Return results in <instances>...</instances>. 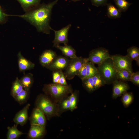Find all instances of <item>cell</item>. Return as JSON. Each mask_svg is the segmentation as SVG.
<instances>
[{
  "label": "cell",
  "instance_id": "1",
  "mask_svg": "<svg viewBox=\"0 0 139 139\" xmlns=\"http://www.w3.org/2000/svg\"><path fill=\"white\" fill-rule=\"evenodd\" d=\"M57 2L56 0L47 4H40L23 14L8 16L21 18L34 26L38 32L49 34L52 29L50 25L51 11Z\"/></svg>",
  "mask_w": 139,
  "mask_h": 139
},
{
  "label": "cell",
  "instance_id": "2",
  "mask_svg": "<svg viewBox=\"0 0 139 139\" xmlns=\"http://www.w3.org/2000/svg\"><path fill=\"white\" fill-rule=\"evenodd\" d=\"M98 72L106 84H112L117 80V71L115 68L111 57L98 65Z\"/></svg>",
  "mask_w": 139,
  "mask_h": 139
},
{
  "label": "cell",
  "instance_id": "3",
  "mask_svg": "<svg viewBox=\"0 0 139 139\" xmlns=\"http://www.w3.org/2000/svg\"><path fill=\"white\" fill-rule=\"evenodd\" d=\"M43 90L47 94L57 99L63 98L72 91L70 85L65 86L54 83L45 85Z\"/></svg>",
  "mask_w": 139,
  "mask_h": 139
},
{
  "label": "cell",
  "instance_id": "4",
  "mask_svg": "<svg viewBox=\"0 0 139 139\" xmlns=\"http://www.w3.org/2000/svg\"><path fill=\"white\" fill-rule=\"evenodd\" d=\"M87 58L77 56L70 58L63 72L66 79L71 80L76 76L78 71Z\"/></svg>",
  "mask_w": 139,
  "mask_h": 139
},
{
  "label": "cell",
  "instance_id": "5",
  "mask_svg": "<svg viewBox=\"0 0 139 139\" xmlns=\"http://www.w3.org/2000/svg\"><path fill=\"white\" fill-rule=\"evenodd\" d=\"M36 105L47 116L53 115L56 112V108L55 105L44 95H41L38 97Z\"/></svg>",
  "mask_w": 139,
  "mask_h": 139
},
{
  "label": "cell",
  "instance_id": "6",
  "mask_svg": "<svg viewBox=\"0 0 139 139\" xmlns=\"http://www.w3.org/2000/svg\"><path fill=\"white\" fill-rule=\"evenodd\" d=\"M114 67L117 71L124 70L133 72L132 60L126 55L116 54L111 56Z\"/></svg>",
  "mask_w": 139,
  "mask_h": 139
},
{
  "label": "cell",
  "instance_id": "7",
  "mask_svg": "<svg viewBox=\"0 0 139 139\" xmlns=\"http://www.w3.org/2000/svg\"><path fill=\"white\" fill-rule=\"evenodd\" d=\"M111 57L107 49L103 47H99L90 51L88 58L89 61L98 65Z\"/></svg>",
  "mask_w": 139,
  "mask_h": 139
},
{
  "label": "cell",
  "instance_id": "8",
  "mask_svg": "<svg viewBox=\"0 0 139 139\" xmlns=\"http://www.w3.org/2000/svg\"><path fill=\"white\" fill-rule=\"evenodd\" d=\"M71 26L69 24L61 29L57 31L55 30L52 28L55 32V38L53 41V46L55 47L60 44L65 45L67 44L68 42V33L69 30Z\"/></svg>",
  "mask_w": 139,
  "mask_h": 139
},
{
  "label": "cell",
  "instance_id": "9",
  "mask_svg": "<svg viewBox=\"0 0 139 139\" xmlns=\"http://www.w3.org/2000/svg\"><path fill=\"white\" fill-rule=\"evenodd\" d=\"M113 84L112 97L115 99L127 92L129 89V85L125 82L118 80L115 81Z\"/></svg>",
  "mask_w": 139,
  "mask_h": 139
},
{
  "label": "cell",
  "instance_id": "10",
  "mask_svg": "<svg viewBox=\"0 0 139 139\" xmlns=\"http://www.w3.org/2000/svg\"><path fill=\"white\" fill-rule=\"evenodd\" d=\"M30 119L31 125L36 124L45 127L46 120L44 114L38 107L33 109Z\"/></svg>",
  "mask_w": 139,
  "mask_h": 139
},
{
  "label": "cell",
  "instance_id": "11",
  "mask_svg": "<svg viewBox=\"0 0 139 139\" xmlns=\"http://www.w3.org/2000/svg\"><path fill=\"white\" fill-rule=\"evenodd\" d=\"M57 56L56 53L53 50H46L39 57L40 63L42 66L47 68L52 63Z\"/></svg>",
  "mask_w": 139,
  "mask_h": 139
},
{
  "label": "cell",
  "instance_id": "12",
  "mask_svg": "<svg viewBox=\"0 0 139 139\" xmlns=\"http://www.w3.org/2000/svg\"><path fill=\"white\" fill-rule=\"evenodd\" d=\"M69 59L66 57L57 56L52 63L47 68L52 71L64 70L66 68Z\"/></svg>",
  "mask_w": 139,
  "mask_h": 139
},
{
  "label": "cell",
  "instance_id": "13",
  "mask_svg": "<svg viewBox=\"0 0 139 139\" xmlns=\"http://www.w3.org/2000/svg\"><path fill=\"white\" fill-rule=\"evenodd\" d=\"M30 104L28 103L15 115L14 119V122L17 125H24L28 119V111Z\"/></svg>",
  "mask_w": 139,
  "mask_h": 139
},
{
  "label": "cell",
  "instance_id": "14",
  "mask_svg": "<svg viewBox=\"0 0 139 139\" xmlns=\"http://www.w3.org/2000/svg\"><path fill=\"white\" fill-rule=\"evenodd\" d=\"M45 131V127L38 125H31L28 136L31 139L40 138L44 135Z\"/></svg>",
  "mask_w": 139,
  "mask_h": 139
},
{
  "label": "cell",
  "instance_id": "15",
  "mask_svg": "<svg viewBox=\"0 0 139 139\" xmlns=\"http://www.w3.org/2000/svg\"><path fill=\"white\" fill-rule=\"evenodd\" d=\"M18 64L19 70L23 71L34 68V64L25 58L19 52L18 54Z\"/></svg>",
  "mask_w": 139,
  "mask_h": 139
},
{
  "label": "cell",
  "instance_id": "16",
  "mask_svg": "<svg viewBox=\"0 0 139 139\" xmlns=\"http://www.w3.org/2000/svg\"><path fill=\"white\" fill-rule=\"evenodd\" d=\"M55 47L60 50L63 54L67 57L73 58L77 57L76 54L75 50L70 46L67 44L65 45L64 46L58 45L56 46Z\"/></svg>",
  "mask_w": 139,
  "mask_h": 139
},
{
  "label": "cell",
  "instance_id": "17",
  "mask_svg": "<svg viewBox=\"0 0 139 139\" xmlns=\"http://www.w3.org/2000/svg\"><path fill=\"white\" fill-rule=\"evenodd\" d=\"M25 12L40 4L41 0H16Z\"/></svg>",
  "mask_w": 139,
  "mask_h": 139
},
{
  "label": "cell",
  "instance_id": "18",
  "mask_svg": "<svg viewBox=\"0 0 139 139\" xmlns=\"http://www.w3.org/2000/svg\"><path fill=\"white\" fill-rule=\"evenodd\" d=\"M19 80L23 88L29 91L33 83L32 74L31 73L27 74L22 77Z\"/></svg>",
  "mask_w": 139,
  "mask_h": 139
},
{
  "label": "cell",
  "instance_id": "19",
  "mask_svg": "<svg viewBox=\"0 0 139 139\" xmlns=\"http://www.w3.org/2000/svg\"><path fill=\"white\" fill-rule=\"evenodd\" d=\"M7 128L8 131L7 138V139L18 138L21 135L24 134L23 133L18 130L15 125H14L11 127H8Z\"/></svg>",
  "mask_w": 139,
  "mask_h": 139
},
{
  "label": "cell",
  "instance_id": "20",
  "mask_svg": "<svg viewBox=\"0 0 139 139\" xmlns=\"http://www.w3.org/2000/svg\"><path fill=\"white\" fill-rule=\"evenodd\" d=\"M107 5V15L111 18L116 19L120 18L121 12L111 4H108Z\"/></svg>",
  "mask_w": 139,
  "mask_h": 139
},
{
  "label": "cell",
  "instance_id": "21",
  "mask_svg": "<svg viewBox=\"0 0 139 139\" xmlns=\"http://www.w3.org/2000/svg\"><path fill=\"white\" fill-rule=\"evenodd\" d=\"M132 73L124 70L117 71V80L124 82L130 81L131 76Z\"/></svg>",
  "mask_w": 139,
  "mask_h": 139
},
{
  "label": "cell",
  "instance_id": "22",
  "mask_svg": "<svg viewBox=\"0 0 139 139\" xmlns=\"http://www.w3.org/2000/svg\"><path fill=\"white\" fill-rule=\"evenodd\" d=\"M86 73L85 79L92 77L98 72L97 68L92 62L89 61H87L86 62Z\"/></svg>",
  "mask_w": 139,
  "mask_h": 139
},
{
  "label": "cell",
  "instance_id": "23",
  "mask_svg": "<svg viewBox=\"0 0 139 139\" xmlns=\"http://www.w3.org/2000/svg\"><path fill=\"white\" fill-rule=\"evenodd\" d=\"M134 97L133 93L131 92L124 93L122 95L121 101L125 107L129 106L133 101Z\"/></svg>",
  "mask_w": 139,
  "mask_h": 139
},
{
  "label": "cell",
  "instance_id": "24",
  "mask_svg": "<svg viewBox=\"0 0 139 139\" xmlns=\"http://www.w3.org/2000/svg\"><path fill=\"white\" fill-rule=\"evenodd\" d=\"M23 89L19 80L16 77L12 84L11 90V94L14 98Z\"/></svg>",
  "mask_w": 139,
  "mask_h": 139
},
{
  "label": "cell",
  "instance_id": "25",
  "mask_svg": "<svg viewBox=\"0 0 139 139\" xmlns=\"http://www.w3.org/2000/svg\"><path fill=\"white\" fill-rule=\"evenodd\" d=\"M126 55L132 60H135L139 58V49L137 47L133 46L127 49Z\"/></svg>",
  "mask_w": 139,
  "mask_h": 139
},
{
  "label": "cell",
  "instance_id": "26",
  "mask_svg": "<svg viewBox=\"0 0 139 139\" xmlns=\"http://www.w3.org/2000/svg\"><path fill=\"white\" fill-rule=\"evenodd\" d=\"M117 8L120 12H125L132 4L126 0H114Z\"/></svg>",
  "mask_w": 139,
  "mask_h": 139
},
{
  "label": "cell",
  "instance_id": "27",
  "mask_svg": "<svg viewBox=\"0 0 139 139\" xmlns=\"http://www.w3.org/2000/svg\"><path fill=\"white\" fill-rule=\"evenodd\" d=\"M92 78L95 90L106 84L98 72L93 76Z\"/></svg>",
  "mask_w": 139,
  "mask_h": 139
},
{
  "label": "cell",
  "instance_id": "28",
  "mask_svg": "<svg viewBox=\"0 0 139 139\" xmlns=\"http://www.w3.org/2000/svg\"><path fill=\"white\" fill-rule=\"evenodd\" d=\"M28 95V91L23 89L14 98L20 104L24 103L27 99Z\"/></svg>",
  "mask_w": 139,
  "mask_h": 139
},
{
  "label": "cell",
  "instance_id": "29",
  "mask_svg": "<svg viewBox=\"0 0 139 139\" xmlns=\"http://www.w3.org/2000/svg\"><path fill=\"white\" fill-rule=\"evenodd\" d=\"M82 81L83 86L88 92H92L95 90L92 77L86 78Z\"/></svg>",
  "mask_w": 139,
  "mask_h": 139
},
{
  "label": "cell",
  "instance_id": "30",
  "mask_svg": "<svg viewBox=\"0 0 139 139\" xmlns=\"http://www.w3.org/2000/svg\"><path fill=\"white\" fill-rule=\"evenodd\" d=\"M88 61L89 60L87 58V60L78 71L76 75L81 79L82 80L84 79L86 76V62Z\"/></svg>",
  "mask_w": 139,
  "mask_h": 139
},
{
  "label": "cell",
  "instance_id": "31",
  "mask_svg": "<svg viewBox=\"0 0 139 139\" xmlns=\"http://www.w3.org/2000/svg\"><path fill=\"white\" fill-rule=\"evenodd\" d=\"M69 98L70 103V109L72 110L77 107V97L76 92L72 93Z\"/></svg>",
  "mask_w": 139,
  "mask_h": 139
},
{
  "label": "cell",
  "instance_id": "32",
  "mask_svg": "<svg viewBox=\"0 0 139 139\" xmlns=\"http://www.w3.org/2000/svg\"><path fill=\"white\" fill-rule=\"evenodd\" d=\"M130 81L134 84L139 86V72H133L131 75Z\"/></svg>",
  "mask_w": 139,
  "mask_h": 139
},
{
  "label": "cell",
  "instance_id": "33",
  "mask_svg": "<svg viewBox=\"0 0 139 139\" xmlns=\"http://www.w3.org/2000/svg\"><path fill=\"white\" fill-rule=\"evenodd\" d=\"M8 14L5 13L0 5V24L5 23L7 20Z\"/></svg>",
  "mask_w": 139,
  "mask_h": 139
},
{
  "label": "cell",
  "instance_id": "34",
  "mask_svg": "<svg viewBox=\"0 0 139 139\" xmlns=\"http://www.w3.org/2000/svg\"><path fill=\"white\" fill-rule=\"evenodd\" d=\"M62 71L61 70L53 71V83H58Z\"/></svg>",
  "mask_w": 139,
  "mask_h": 139
},
{
  "label": "cell",
  "instance_id": "35",
  "mask_svg": "<svg viewBox=\"0 0 139 139\" xmlns=\"http://www.w3.org/2000/svg\"><path fill=\"white\" fill-rule=\"evenodd\" d=\"M92 4L96 6H99L106 4L107 0H90Z\"/></svg>",
  "mask_w": 139,
  "mask_h": 139
},
{
  "label": "cell",
  "instance_id": "36",
  "mask_svg": "<svg viewBox=\"0 0 139 139\" xmlns=\"http://www.w3.org/2000/svg\"><path fill=\"white\" fill-rule=\"evenodd\" d=\"M62 106L63 109H70V103L69 98L63 101L62 104Z\"/></svg>",
  "mask_w": 139,
  "mask_h": 139
},
{
  "label": "cell",
  "instance_id": "37",
  "mask_svg": "<svg viewBox=\"0 0 139 139\" xmlns=\"http://www.w3.org/2000/svg\"><path fill=\"white\" fill-rule=\"evenodd\" d=\"M58 83L64 85L66 86L68 85L66 80V78L62 71L61 72V75L59 80Z\"/></svg>",
  "mask_w": 139,
  "mask_h": 139
},
{
  "label": "cell",
  "instance_id": "38",
  "mask_svg": "<svg viewBox=\"0 0 139 139\" xmlns=\"http://www.w3.org/2000/svg\"><path fill=\"white\" fill-rule=\"evenodd\" d=\"M136 61V64L138 66H139V58L135 60Z\"/></svg>",
  "mask_w": 139,
  "mask_h": 139
},
{
  "label": "cell",
  "instance_id": "39",
  "mask_svg": "<svg viewBox=\"0 0 139 139\" xmlns=\"http://www.w3.org/2000/svg\"><path fill=\"white\" fill-rule=\"evenodd\" d=\"M71 0L73 1H78L81 0Z\"/></svg>",
  "mask_w": 139,
  "mask_h": 139
}]
</instances>
